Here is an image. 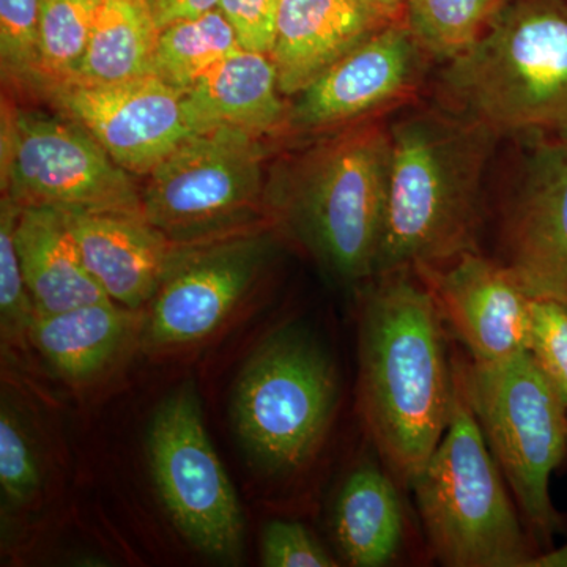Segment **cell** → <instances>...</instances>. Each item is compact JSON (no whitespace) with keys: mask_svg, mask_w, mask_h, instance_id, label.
I'll return each mask as SVG.
<instances>
[{"mask_svg":"<svg viewBox=\"0 0 567 567\" xmlns=\"http://www.w3.org/2000/svg\"><path fill=\"white\" fill-rule=\"evenodd\" d=\"M360 289L358 409L375 453L410 488L456 401L446 328L415 271L374 276Z\"/></svg>","mask_w":567,"mask_h":567,"instance_id":"6da1fadb","label":"cell"},{"mask_svg":"<svg viewBox=\"0 0 567 567\" xmlns=\"http://www.w3.org/2000/svg\"><path fill=\"white\" fill-rule=\"evenodd\" d=\"M498 142L486 126L439 104L390 118L385 226L375 276L440 267L481 251L484 182Z\"/></svg>","mask_w":567,"mask_h":567,"instance_id":"7a4b0ae2","label":"cell"},{"mask_svg":"<svg viewBox=\"0 0 567 567\" xmlns=\"http://www.w3.org/2000/svg\"><path fill=\"white\" fill-rule=\"evenodd\" d=\"M435 100L498 140L567 142V0H509L468 51L443 63Z\"/></svg>","mask_w":567,"mask_h":567,"instance_id":"3957f363","label":"cell"},{"mask_svg":"<svg viewBox=\"0 0 567 567\" xmlns=\"http://www.w3.org/2000/svg\"><path fill=\"white\" fill-rule=\"evenodd\" d=\"M390 118H365L320 141L282 171L278 221L336 281L374 278L385 226Z\"/></svg>","mask_w":567,"mask_h":567,"instance_id":"277c9868","label":"cell"},{"mask_svg":"<svg viewBox=\"0 0 567 567\" xmlns=\"http://www.w3.org/2000/svg\"><path fill=\"white\" fill-rule=\"evenodd\" d=\"M456 390L445 435L410 486L429 550L446 567H532L540 548Z\"/></svg>","mask_w":567,"mask_h":567,"instance_id":"5b68a950","label":"cell"},{"mask_svg":"<svg viewBox=\"0 0 567 567\" xmlns=\"http://www.w3.org/2000/svg\"><path fill=\"white\" fill-rule=\"evenodd\" d=\"M454 379L543 551L567 533L550 494L567 458V402L528 352L495 363L453 358Z\"/></svg>","mask_w":567,"mask_h":567,"instance_id":"8992f818","label":"cell"},{"mask_svg":"<svg viewBox=\"0 0 567 567\" xmlns=\"http://www.w3.org/2000/svg\"><path fill=\"white\" fill-rule=\"evenodd\" d=\"M339 404L334 361L305 328H279L248 358L233 399L235 431L275 476L305 472L319 456Z\"/></svg>","mask_w":567,"mask_h":567,"instance_id":"52a82bcc","label":"cell"},{"mask_svg":"<svg viewBox=\"0 0 567 567\" xmlns=\"http://www.w3.org/2000/svg\"><path fill=\"white\" fill-rule=\"evenodd\" d=\"M265 151L241 130L197 133L151 174L142 192L148 223L177 245L238 233L259 208Z\"/></svg>","mask_w":567,"mask_h":567,"instance_id":"ba28073f","label":"cell"},{"mask_svg":"<svg viewBox=\"0 0 567 567\" xmlns=\"http://www.w3.org/2000/svg\"><path fill=\"white\" fill-rule=\"evenodd\" d=\"M2 194L20 207L144 215L133 174L80 123L3 104Z\"/></svg>","mask_w":567,"mask_h":567,"instance_id":"9c48e42d","label":"cell"},{"mask_svg":"<svg viewBox=\"0 0 567 567\" xmlns=\"http://www.w3.org/2000/svg\"><path fill=\"white\" fill-rule=\"evenodd\" d=\"M147 454L153 483L181 535L208 557L237 561L244 550V514L193 386L178 388L158 406Z\"/></svg>","mask_w":567,"mask_h":567,"instance_id":"30bf717a","label":"cell"},{"mask_svg":"<svg viewBox=\"0 0 567 567\" xmlns=\"http://www.w3.org/2000/svg\"><path fill=\"white\" fill-rule=\"evenodd\" d=\"M271 244L267 233L248 230L175 246L158 290L144 309L142 347L171 352L215 333L252 289Z\"/></svg>","mask_w":567,"mask_h":567,"instance_id":"8fae6325","label":"cell"},{"mask_svg":"<svg viewBox=\"0 0 567 567\" xmlns=\"http://www.w3.org/2000/svg\"><path fill=\"white\" fill-rule=\"evenodd\" d=\"M492 257L529 298L567 305V142L525 145Z\"/></svg>","mask_w":567,"mask_h":567,"instance_id":"7c38bea8","label":"cell"},{"mask_svg":"<svg viewBox=\"0 0 567 567\" xmlns=\"http://www.w3.org/2000/svg\"><path fill=\"white\" fill-rule=\"evenodd\" d=\"M40 93L130 174H151L194 134L182 92L153 74L111 84L66 80Z\"/></svg>","mask_w":567,"mask_h":567,"instance_id":"4fadbf2b","label":"cell"},{"mask_svg":"<svg viewBox=\"0 0 567 567\" xmlns=\"http://www.w3.org/2000/svg\"><path fill=\"white\" fill-rule=\"evenodd\" d=\"M429 62L404 22H388L298 93L289 125L317 132L386 114L412 99Z\"/></svg>","mask_w":567,"mask_h":567,"instance_id":"5bb4252c","label":"cell"},{"mask_svg":"<svg viewBox=\"0 0 567 567\" xmlns=\"http://www.w3.org/2000/svg\"><path fill=\"white\" fill-rule=\"evenodd\" d=\"M443 324L480 363L527 352L529 301L494 257L466 252L440 267L421 268Z\"/></svg>","mask_w":567,"mask_h":567,"instance_id":"9a60e30c","label":"cell"},{"mask_svg":"<svg viewBox=\"0 0 567 567\" xmlns=\"http://www.w3.org/2000/svg\"><path fill=\"white\" fill-rule=\"evenodd\" d=\"M82 260L112 301L144 311L155 297L175 251L144 215L121 212H65Z\"/></svg>","mask_w":567,"mask_h":567,"instance_id":"2e32d148","label":"cell"},{"mask_svg":"<svg viewBox=\"0 0 567 567\" xmlns=\"http://www.w3.org/2000/svg\"><path fill=\"white\" fill-rule=\"evenodd\" d=\"M391 21L364 0H279L270 52L279 91L297 96Z\"/></svg>","mask_w":567,"mask_h":567,"instance_id":"e0dca14e","label":"cell"},{"mask_svg":"<svg viewBox=\"0 0 567 567\" xmlns=\"http://www.w3.org/2000/svg\"><path fill=\"white\" fill-rule=\"evenodd\" d=\"M270 55L240 50L216 63L182 92L193 133L219 128L262 136L289 123Z\"/></svg>","mask_w":567,"mask_h":567,"instance_id":"ac0fdd59","label":"cell"},{"mask_svg":"<svg viewBox=\"0 0 567 567\" xmlns=\"http://www.w3.org/2000/svg\"><path fill=\"white\" fill-rule=\"evenodd\" d=\"M401 483L382 458H364L336 495L331 528L346 565L386 567L404 551L406 513Z\"/></svg>","mask_w":567,"mask_h":567,"instance_id":"d6986e66","label":"cell"},{"mask_svg":"<svg viewBox=\"0 0 567 567\" xmlns=\"http://www.w3.org/2000/svg\"><path fill=\"white\" fill-rule=\"evenodd\" d=\"M144 311L106 300L37 316L29 342L69 382H91L141 336Z\"/></svg>","mask_w":567,"mask_h":567,"instance_id":"ffe728a7","label":"cell"},{"mask_svg":"<svg viewBox=\"0 0 567 567\" xmlns=\"http://www.w3.org/2000/svg\"><path fill=\"white\" fill-rule=\"evenodd\" d=\"M14 244L37 316L111 300L85 268L59 208L21 207Z\"/></svg>","mask_w":567,"mask_h":567,"instance_id":"44dd1931","label":"cell"},{"mask_svg":"<svg viewBox=\"0 0 567 567\" xmlns=\"http://www.w3.org/2000/svg\"><path fill=\"white\" fill-rule=\"evenodd\" d=\"M159 32L147 0H100L87 50L71 80L111 84L148 76Z\"/></svg>","mask_w":567,"mask_h":567,"instance_id":"7402d4cb","label":"cell"},{"mask_svg":"<svg viewBox=\"0 0 567 567\" xmlns=\"http://www.w3.org/2000/svg\"><path fill=\"white\" fill-rule=\"evenodd\" d=\"M240 50L233 25L216 7L162 29L152 74L183 92L216 63Z\"/></svg>","mask_w":567,"mask_h":567,"instance_id":"603a6c76","label":"cell"},{"mask_svg":"<svg viewBox=\"0 0 567 567\" xmlns=\"http://www.w3.org/2000/svg\"><path fill=\"white\" fill-rule=\"evenodd\" d=\"M509 0H406L401 21L431 61L468 51Z\"/></svg>","mask_w":567,"mask_h":567,"instance_id":"cb8c5ba5","label":"cell"},{"mask_svg":"<svg viewBox=\"0 0 567 567\" xmlns=\"http://www.w3.org/2000/svg\"><path fill=\"white\" fill-rule=\"evenodd\" d=\"M100 0H39V81L35 91L71 80L87 50Z\"/></svg>","mask_w":567,"mask_h":567,"instance_id":"d4e9b609","label":"cell"},{"mask_svg":"<svg viewBox=\"0 0 567 567\" xmlns=\"http://www.w3.org/2000/svg\"><path fill=\"white\" fill-rule=\"evenodd\" d=\"M21 207L2 194L0 205V328L3 342L22 346L35 320V306L22 276L20 257L14 244Z\"/></svg>","mask_w":567,"mask_h":567,"instance_id":"484cf974","label":"cell"},{"mask_svg":"<svg viewBox=\"0 0 567 567\" xmlns=\"http://www.w3.org/2000/svg\"><path fill=\"white\" fill-rule=\"evenodd\" d=\"M3 76L35 91L39 81V0H0Z\"/></svg>","mask_w":567,"mask_h":567,"instance_id":"4316f807","label":"cell"},{"mask_svg":"<svg viewBox=\"0 0 567 567\" xmlns=\"http://www.w3.org/2000/svg\"><path fill=\"white\" fill-rule=\"evenodd\" d=\"M0 487L11 505H25L39 494L41 472L24 424L7 399L0 410Z\"/></svg>","mask_w":567,"mask_h":567,"instance_id":"83f0119b","label":"cell"},{"mask_svg":"<svg viewBox=\"0 0 567 567\" xmlns=\"http://www.w3.org/2000/svg\"><path fill=\"white\" fill-rule=\"evenodd\" d=\"M527 352L567 402V305L532 298Z\"/></svg>","mask_w":567,"mask_h":567,"instance_id":"f1b7e54d","label":"cell"},{"mask_svg":"<svg viewBox=\"0 0 567 567\" xmlns=\"http://www.w3.org/2000/svg\"><path fill=\"white\" fill-rule=\"evenodd\" d=\"M260 559L267 567L339 566L311 529L292 520H271L265 527Z\"/></svg>","mask_w":567,"mask_h":567,"instance_id":"f546056e","label":"cell"},{"mask_svg":"<svg viewBox=\"0 0 567 567\" xmlns=\"http://www.w3.org/2000/svg\"><path fill=\"white\" fill-rule=\"evenodd\" d=\"M279 0H218V10L233 25L241 50L270 55Z\"/></svg>","mask_w":567,"mask_h":567,"instance_id":"4dcf8cb0","label":"cell"},{"mask_svg":"<svg viewBox=\"0 0 567 567\" xmlns=\"http://www.w3.org/2000/svg\"><path fill=\"white\" fill-rule=\"evenodd\" d=\"M159 29L173 22L200 17L218 7V0H147Z\"/></svg>","mask_w":567,"mask_h":567,"instance_id":"1f68e13d","label":"cell"},{"mask_svg":"<svg viewBox=\"0 0 567 567\" xmlns=\"http://www.w3.org/2000/svg\"><path fill=\"white\" fill-rule=\"evenodd\" d=\"M532 567H567V543L563 547L543 551Z\"/></svg>","mask_w":567,"mask_h":567,"instance_id":"d6a6232c","label":"cell"},{"mask_svg":"<svg viewBox=\"0 0 567 567\" xmlns=\"http://www.w3.org/2000/svg\"><path fill=\"white\" fill-rule=\"evenodd\" d=\"M372 9L382 13L388 20H399L404 11L406 0H364Z\"/></svg>","mask_w":567,"mask_h":567,"instance_id":"836d02e7","label":"cell"}]
</instances>
